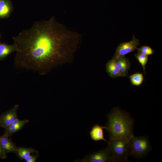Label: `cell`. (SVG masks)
<instances>
[{
  "mask_svg": "<svg viewBox=\"0 0 162 162\" xmlns=\"http://www.w3.org/2000/svg\"><path fill=\"white\" fill-rule=\"evenodd\" d=\"M81 38L80 34L70 30L54 16L36 21L13 37L16 47L14 65L43 74L46 64L60 57L64 46L76 44Z\"/></svg>",
  "mask_w": 162,
  "mask_h": 162,
  "instance_id": "6da1fadb",
  "label": "cell"
},
{
  "mask_svg": "<svg viewBox=\"0 0 162 162\" xmlns=\"http://www.w3.org/2000/svg\"><path fill=\"white\" fill-rule=\"evenodd\" d=\"M107 116L108 122L106 129L109 133L110 140H130L134 136V121L127 113L115 107Z\"/></svg>",
  "mask_w": 162,
  "mask_h": 162,
  "instance_id": "7a4b0ae2",
  "label": "cell"
},
{
  "mask_svg": "<svg viewBox=\"0 0 162 162\" xmlns=\"http://www.w3.org/2000/svg\"><path fill=\"white\" fill-rule=\"evenodd\" d=\"M129 140L126 139L110 140L106 148L116 162H126L129 156Z\"/></svg>",
  "mask_w": 162,
  "mask_h": 162,
  "instance_id": "3957f363",
  "label": "cell"
},
{
  "mask_svg": "<svg viewBox=\"0 0 162 162\" xmlns=\"http://www.w3.org/2000/svg\"><path fill=\"white\" fill-rule=\"evenodd\" d=\"M151 148L148 137L134 136L129 140L128 153L134 157L140 158L148 154Z\"/></svg>",
  "mask_w": 162,
  "mask_h": 162,
  "instance_id": "277c9868",
  "label": "cell"
},
{
  "mask_svg": "<svg viewBox=\"0 0 162 162\" xmlns=\"http://www.w3.org/2000/svg\"><path fill=\"white\" fill-rule=\"evenodd\" d=\"M140 44V40L136 38L134 35L132 39L128 42L120 43L117 47L112 58L116 60L126 54L133 52Z\"/></svg>",
  "mask_w": 162,
  "mask_h": 162,
  "instance_id": "5b68a950",
  "label": "cell"
},
{
  "mask_svg": "<svg viewBox=\"0 0 162 162\" xmlns=\"http://www.w3.org/2000/svg\"><path fill=\"white\" fill-rule=\"evenodd\" d=\"M82 160L89 162H116L106 148L86 156Z\"/></svg>",
  "mask_w": 162,
  "mask_h": 162,
  "instance_id": "8992f818",
  "label": "cell"
},
{
  "mask_svg": "<svg viewBox=\"0 0 162 162\" xmlns=\"http://www.w3.org/2000/svg\"><path fill=\"white\" fill-rule=\"evenodd\" d=\"M18 107V104H16L0 116V127L5 128L18 118L17 111Z\"/></svg>",
  "mask_w": 162,
  "mask_h": 162,
  "instance_id": "52a82bcc",
  "label": "cell"
},
{
  "mask_svg": "<svg viewBox=\"0 0 162 162\" xmlns=\"http://www.w3.org/2000/svg\"><path fill=\"white\" fill-rule=\"evenodd\" d=\"M29 122L28 119L20 120L18 118L5 129L3 135L10 137L17 131L21 129Z\"/></svg>",
  "mask_w": 162,
  "mask_h": 162,
  "instance_id": "ba28073f",
  "label": "cell"
},
{
  "mask_svg": "<svg viewBox=\"0 0 162 162\" xmlns=\"http://www.w3.org/2000/svg\"><path fill=\"white\" fill-rule=\"evenodd\" d=\"M0 144L5 153H15L17 147L10 138L3 135L0 136Z\"/></svg>",
  "mask_w": 162,
  "mask_h": 162,
  "instance_id": "9c48e42d",
  "label": "cell"
},
{
  "mask_svg": "<svg viewBox=\"0 0 162 162\" xmlns=\"http://www.w3.org/2000/svg\"><path fill=\"white\" fill-rule=\"evenodd\" d=\"M104 128L106 129V127L95 124L92 128L89 133L91 139L95 141L103 140L108 143V141L104 138Z\"/></svg>",
  "mask_w": 162,
  "mask_h": 162,
  "instance_id": "30bf717a",
  "label": "cell"
},
{
  "mask_svg": "<svg viewBox=\"0 0 162 162\" xmlns=\"http://www.w3.org/2000/svg\"><path fill=\"white\" fill-rule=\"evenodd\" d=\"M13 10V7L9 0H0V18L9 17Z\"/></svg>",
  "mask_w": 162,
  "mask_h": 162,
  "instance_id": "8fae6325",
  "label": "cell"
},
{
  "mask_svg": "<svg viewBox=\"0 0 162 162\" xmlns=\"http://www.w3.org/2000/svg\"><path fill=\"white\" fill-rule=\"evenodd\" d=\"M106 69L108 73L112 78L123 77L119 69L115 64V60L113 58L110 60L107 63Z\"/></svg>",
  "mask_w": 162,
  "mask_h": 162,
  "instance_id": "7c38bea8",
  "label": "cell"
},
{
  "mask_svg": "<svg viewBox=\"0 0 162 162\" xmlns=\"http://www.w3.org/2000/svg\"><path fill=\"white\" fill-rule=\"evenodd\" d=\"M16 51V47L14 43L8 45L4 43H2L0 41V61L3 60Z\"/></svg>",
  "mask_w": 162,
  "mask_h": 162,
  "instance_id": "4fadbf2b",
  "label": "cell"
},
{
  "mask_svg": "<svg viewBox=\"0 0 162 162\" xmlns=\"http://www.w3.org/2000/svg\"><path fill=\"white\" fill-rule=\"evenodd\" d=\"M38 152L36 149L32 148L17 147L15 154L21 160H25L30 155Z\"/></svg>",
  "mask_w": 162,
  "mask_h": 162,
  "instance_id": "5bb4252c",
  "label": "cell"
},
{
  "mask_svg": "<svg viewBox=\"0 0 162 162\" xmlns=\"http://www.w3.org/2000/svg\"><path fill=\"white\" fill-rule=\"evenodd\" d=\"M132 84L135 86H139L142 83L144 78L142 74L139 73L134 74L129 76Z\"/></svg>",
  "mask_w": 162,
  "mask_h": 162,
  "instance_id": "9a60e30c",
  "label": "cell"
},
{
  "mask_svg": "<svg viewBox=\"0 0 162 162\" xmlns=\"http://www.w3.org/2000/svg\"><path fill=\"white\" fill-rule=\"evenodd\" d=\"M134 56L142 66L144 72L145 74H146V66L148 61V56L142 53H138L135 54Z\"/></svg>",
  "mask_w": 162,
  "mask_h": 162,
  "instance_id": "2e32d148",
  "label": "cell"
},
{
  "mask_svg": "<svg viewBox=\"0 0 162 162\" xmlns=\"http://www.w3.org/2000/svg\"><path fill=\"white\" fill-rule=\"evenodd\" d=\"M138 53H142L147 56L152 55L154 54L155 51L151 47L147 46H143L140 48H137Z\"/></svg>",
  "mask_w": 162,
  "mask_h": 162,
  "instance_id": "e0dca14e",
  "label": "cell"
},
{
  "mask_svg": "<svg viewBox=\"0 0 162 162\" xmlns=\"http://www.w3.org/2000/svg\"><path fill=\"white\" fill-rule=\"evenodd\" d=\"M130 62L128 61L120 69L123 77L128 76V72L130 68Z\"/></svg>",
  "mask_w": 162,
  "mask_h": 162,
  "instance_id": "ac0fdd59",
  "label": "cell"
},
{
  "mask_svg": "<svg viewBox=\"0 0 162 162\" xmlns=\"http://www.w3.org/2000/svg\"><path fill=\"white\" fill-rule=\"evenodd\" d=\"M30 154L25 160L26 162H35L38 159L39 155L38 152L35 153L34 154Z\"/></svg>",
  "mask_w": 162,
  "mask_h": 162,
  "instance_id": "d6986e66",
  "label": "cell"
},
{
  "mask_svg": "<svg viewBox=\"0 0 162 162\" xmlns=\"http://www.w3.org/2000/svg\"><path fill=\"white\" fill-rule=\"evenodd\" d=\"M7 157V154L4 151L0 144V159H5Z\"/></svg>",
  "mask_w": 162,
  "mask_h": 162,
  "instance_id": "ffe728a7",
  "label": "cell"
},
{
  "mask_svg": "<svg viewBox=\"0 0 162 162\" xmlns=\"http://www.w3.org/2000/svg\"><path fill=\"white\" fill-rule=\"evenodd\" d=\"M1 38V33H0V40Z\"/></svg>",
  "mask_w": 162,
  "mask_h": 162,
  "instance_id": "44dd1931",
  "label": "cell"
},
{
  "mask_svg": "<svg viewBox=\"0 0 162 162\" xmlns=\"http://www.w3.org/2000/svg\"></svg>",
  "mask_w": 162,
  "mask_h": 162,
  "instance_id": "7402d4cb",
  "label": "cell"
}]
</instances>
